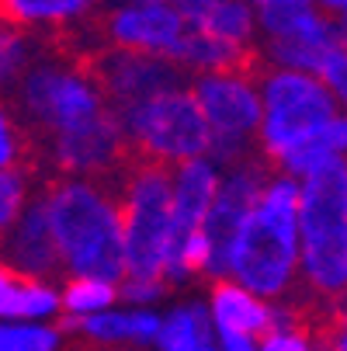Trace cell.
<instances>
[{
  "mask_svg": "<svg viewBox=\"0 0 347 351\" xmlns=\"http://www.w3.org/2000/svg\"><path fill=\"white\" fill-rule=\"evenodd\" d=\"M136 351H139V348H136Z\"/></svg>",
  "mask_w": 347,
  "mask_h": 351,
  "instance_id": "obj_37",
  "label": "cell"
},
{
  "mask_svg": "<svg viewBox=\"0 0 347 351\" xmlns=\"http://www.w3.org/2000/svg\"><path fill=\"white\" fill-rule=\"evenodd\" d=\"M60 289L49 278H28L0 261V320H56Z\"/></svg>",
  "mask_w": 347,
  "mask_h": 351,
  "instance_id": "obj_18",
  "label": "cell"
},
{
  "mask_svg": "<svg viewBox=\"0 0 347 351\" xmlns=\"http://www.w3.org/2000/svg\"><path fill=\"white\" fill-rule=\"evenodd\" d=\"M216 344L222 351H257V337H243V334H216Z\"/></svg>",
  "mask_w": 347,
  "mask_h": 351,
  "instance_id": "obj_32",
  "label": "cell"
},
{
  "mask_svg": "<svg viewBox=\"0 0 347 351\" xmlns=\"http://www.w3.org/2000/svg\"><path fill=\"white\" fill-rule=\"evenodd\" d=\"M80 330L90 341L101 344H132V348H153L160 330V313L153 306H129V310H101L80 320Z\"/></svg>",
  "mask_w": 347,
  "mask_h": 351,
  "instance_id": "obj_19",
  "label": "cell"
},
{
  "mask_svg": "<svg viewBox=\"0 0 347 351\" xmlns=\"http://www.w3.org/2000/svg\"><path fill=\"white\" fill-rule=\"evenodd\" d=\"M299 282L320 303L347 299V160L299 178Z\"/></svg>",
  "mask_w": 347,
  "mask_h": 351,
  "instance_id": "obj_3",
  "label": "cell"
},
{
  "mask_svg": "<svg viewBox=\"0 0 347 351\" xmlns=\"http://www.w3.org/2000/svg\"><path fill=\"white\" fill-rule=\"evenodd\" d=\"M28 178L18 167H0V237L18 219V213L28 202Z\"/></svg>",
  "mask_w": 347,
  "mask_h": 351,
  "instance_id": "obj_27",
  "label": "cell"
},
{
  "mask_svg": "<svg viewBox=\"0 0 347 351\" xmlns=\"http://www.w3.org/2000/svg\"><path fill=\"white\" fill-rule=\"evenodd\" d=\"M337 21H340V32H344V42H347V8L337 14Z\"/></svg>",
  "mask_w": 347,
  "mask_h": 351,
  "instance_id": "obj_35",
  "label": "cell"
},
{
  "mask_svg": "<svg viewBox=\"0 0 347 351\" xmlns=\"http://www.w3.org/2000/svg\"><path fill=\"white\" fill-rule=\"evenodd\" d=\"M295 213H299V178L271 167L250 216L243 219L229 250L226 275L271 303L288 299V292L299 285V223H295Z\"/></svg>",
  "mask_w": 347,
  "mask_h": 351,
  "instance_id": "obj_1",
  "label": "cell"
},
{
  "mask_svg": "<svg viewBox=\"0 0 347 351\" xmlns=\"http://www.w3.org/2000/svg\"><path fill=\"white\" fill-rule=\"evenodd\" d=\"M18 108L45 136L80 125L108 108L90 70L66 63H28L18 73Z\"/></svg>",
  "mask_w": 347,
  "mask_h": 351,
  "instance_id": "obj_9",
  "label": "cell"
},
{
  "mask_svg": "<svg viewBox=\"0 0 347 351\" xmlns=\"http://www.w3.org/2000/svg\"><path fill=\"white\" fill-rule=\"evenodd\" d=\"M250 8H257V11H264V8H274V4H288V0H246Z\"/></svg>",
  "mask_w": 347,
  "mask_h": 351,
  "instance_id": "obj_34",
  "label": "cell"
},
{
  "mask_svg": "<svg viewBox=\"0 0 347 351\" xmlns=\"http://www.w3.org/2000/svg\"><path fill=\"white\" fill-rule=\"evenodd\" d=\"M42 198L63 271L122 282L125 237L118 198L94 178L73 174H63L56 184H49Z\"/></svg>",
  "mask_w": 347,
  "mask_h": 351,
  "instance_id": "obj_2",
  "label": "cell"
},
{
  "mask_svg": "<svg viewBox=\"0 0 347 351\" xmlns=\"http://www.w3.org/2000/svg\"><path fill=\"white\" fill-rule=\"evenodd\" d=\"M257 351H323V341L295 320L292 310L281 306V299L274 303V324L257 337Z\"/></svg>",
  "mask_w": 347,
  "mask_h": 351,
  "instance_id": "obj_24",
  "label": "cell"
},
{
  "mask_svg": "<svg viewBox=\"0 0 347 351\" xmlns=\"http://www.w3.org/2000/svg\"><path fill=\"white\" fill-rule=\"evenodd\" d=\"M268 174H271V164L261 154H250V157L222 167L219 191H216L212 206L202 219V233H205V243H209V265H205L209 278H226L229 250L236 243V233H240L243 219L250 216Z\"/></svg>",
  "mask_w": 347,
  "mask_h": 351,
  "instance_id": "obj_10",
  "label": "cell"
},
{
  "mask_svg": "<svg viewBox=\"0 0 347 351\" xmlns=\"http://www.w3.org/2000/svg\"><path fill=\"white\" fill-rule=\"evenodd\" d=\"M309 4H313V8H320V11H326V14H333V18H337V14H340V11H344V8H347V0H309Z\"/></svg>",
  "mask_w": 347,
  "mask_h": 351,
  "instance_id": "obj_33",
  "label": "cell"
},
{
  "mask_svg": "<svg viewBox=\"0 0 347 351\" xmlns=\"http://www.w3.org/2000/svg\"><path fill=\"white\" fill-rule=\"evenodd\" d=\"M257 90H261L257 154L274 171H285L340 112L320 73L309 70L264 66L257 73Z\"/></svg>",
  "mask_w": 347,
  "mask_h": 351,
  "instance_id": "obj_4",
  "label": "cell"
},
{
  "mask_svg": "<svg viewBox=\"0 0 347 351\" xmlns=\"http://www.w3.org/2000/svg\"><path fill=\"white\" fill-rule=\"evenodd\" d=\"M31 63V45L28 35L11 25L8 18H0V87H8L11 80H18V73Z\"/></svg>",
  "mask_w": 347,
  "mask_h": 351,
  "instance_id": "obj_26",
  "label": "cell"
},
{
  "mask_svg": "<svg viewBox=\"0 0 347 351\" xmlns=\"http://www.w3.org/2000/svg\"><path fill=\"white\" fill-rule=\"evenodd\" d=\"M177 4H188V0H177Z\"/></svg>",
  "mask_w": 347,
  "mask_h": 351,
  "instance_id": "obj_36",
  "label": "cell"
},
{
  "mask_svg": "<svg viewBox=\"0 0 347 351\" xmlns=\"http://www.w3.org/2000/svg\"><path fill=\"white\" fill-rule=\"evenodd\" d=\"M60 303H63V313L83 320L118 303V282L97 278V275H70V282L60 289Z\"/></svg>",
  "mask_w": 347,
  "mask_h": 351,
  "instance_id": "obj_23",
  "label": "cell"
},
{
  "mask_svg": "<svg viewBox=\"0 0 347 351\" xmlns=\"http://www.w3.org/2000/svg\"><path fill=\"white\" fill-rule=\"evenodd\" d=\"M170 60L184 70V73H212V70H240L254 63V49H243L233 42H222L216 35H205L198 28H188L181 35V42L174 45Z\"/></svg>",
  "mask_w": 347,
  "mask_h": 351,
  "instance_id": "obj_20",
  "label": "cell"
},
{
  "mask_svg": "<svg viewBox=\"0 0 347 351\" xmlns=\"http://www.w3.org/2000/svg\"><path fill=\"white\" fill-rule=\"evenodd\" d=\"M125 143L139 160L153 164H181L191 157L209 154V122L198 108L191 84H174L164 87L142 101H132L125 108H115Z\"/></svg>",
  "mask_w": 347,
  "mask_h": 351,
  "instance_id": "obj_5",
  "label": "cell"
},
{
  "mask_svg": "<svg viewBox=\"0 0 347 351\" xmlns=\"http://www.w3.org/2000/svg\"><path fill=\"white\" fill-rule=\"evenodd\" d=\"M181 8L188 28H198L243 49L257 45V8H250L246 0H188Z\"/></svg>",
  "mask_w": 347,
  "mask_h": 351,
  "instance_id": "obj_17",
  "label": "cell"
},
{
  "mask_svg": "<svg viewBox=\"0 0 347 351\" xmlns=\"http://www.w3.org/2000/svg\"><path fill=\"white\" fill-rule=\"evenodd\" d=\"M122 237H125V275L164 278L170 243V167L139 160L125 171L122 195ZM167 282V278H164Z\"/></svg>",
  "mask_w": 347,
  "mask_h": 351,
  "instance_id": "obj_6",
  "label": "cell"
},
{
  "mask_svg": "<svg viewBox=\"0 0 347 351\" xmlns=\"http://www.w3.org/2000/svg\"><path fill=\"white\" fill-rule=\"evenodd\" d=\"M97 0H0V18H8L21 32L35 28H73L87 21Z\"/></svg>",
  "mask_w": 347,
  "mask_h": 351,
  "instance_id": "obj_21",
  "label": "cell"
},
{
  "mask_svg": "<svg viewBox=\"0 0 347 351\" xmlns=\"http://www.w3.org/2000/svg\"><path fill=\"white\" fill-rule=\"evenodd\" d=\"M216 341L209 310L202 303H184L177 310H170L167 317H160V330L153 348L157 351H198Z\"/></svg>",
  "mask_w": 347,
  "mask_h": 351,
  "instance_id": "obj_22",
  "label": "cell"
},
{
  "mask_svg": "<svg viewBox=\"0 0 347 351\" xmlns=\"http://www.w3.org/2000/svg\"><path fill=\"white\" fill-rule=\"evenodd\" d=\"M21 160V136L11 112L0 105V167H18Z\"/></svg>",
  "mask_w": 347,
  "mask_h": 351,
  "instance_id": "obj_30",
  "label": "cell"
},
{
  "mask_svg": "<svg viewBox=\"0 0 347 351\" xmlns=\"http://www.w3.org/2000/svg\"><path fill=\"white\" fill-rule=\"evenodd\" d=\"M60 327L45 320H0V351H56Z\"/></svg>",
  "mask_w": 347,
  "mask_h": 351,
  "instance_id": "obj_25",
  "label": "cell"
},
{
  "mask_svg": "<svg viewBox=\"0 0 347 351\" xmlns=\"http://www.w3.org/2000/svg\"><path fill=\"white\" fill-rule=\"evenodd\" d=\"M125 154H129V143L112 105L101 115L49 136V157L63 174H73V178L112 174L125 160Z\"/></svg>",
  "mask_w": 347,
  "mask_h": 351,
  "instance_id": "obj_12",
  "label": "cell"
},
{
  "mask_svg": "<svg viewBox=\"0 0 347 351\" xmlns=\"http://www.w3.org/2000/svg\"><path fill=\"white\" fill-rule=\"evenodd\" d=\"M320 80L326 84V90H330V97L337 101V108L347 112V42H340L333 53H330V60L320 70Z\"/></svg>",
  "mask_w": 347,
  "mask_h": 351,
  "instance_id": "obj_28",
  "label": "cell"
},
{
  "mask_svg": "<svg viewBox=\"0 0 347 351\" xmlns=\"http://www.w3.org/2000/svg\"><path fill=\"white\" fill-rule=\"evenodd\" d=\"M164 292H167V282L164 278L122 275V282H118V299H125L129 306H153Z\"/></svg>",
  "mask_w": 347,
  "mask_h": 351,
  "instance_id": "obj_29",
  "label": "cell"
},
{
  "mask_svg": "<svg viewBox=\"0 0 347 351\" xmlns=\"http://www.w3.org/2000/svg\"><path fill=\"white\" fill-rule=\"evenodd\" d=\"M0 261L11 271L28 275V278H53L56 271H63L42 195H35V198L28 195V202L18 213V219L8 226L4 237H0Z\"/></svg>",
  "mask_w": 347,
  "mask_h": 351,
  "instance_id": "obj_14",
  "label": "cell"
},
{
  "mask_svg": "<svg viewBox=\"0 0 347 351\" xmlns=\"http://www.w3.org/2000/svg\"><path fill=\"white\" fill-rule=\"evenodd\" d=\"M340 42H344L340 21L313 8L309 0H288V4L257 11L254 56H261L264 66L320 73Z\"/></svg>",
  "mask_w": 347,
  "mask_h": 351,
  "instance_id": "obj_8",
  "label": "cell"
},
{
  "mask_svg": "<svg viewBox=\"0 0 347 351\" xmlns=\"http://www.w3.org/2000/svg\"><path fill=\"white\" fill-rule=\"evenodd\" d=\"M90 77L101 87L105 101L112 108H125L132 101H142L164 87L188 84L191 77L170 60V56H153V53H136V49L108 45L90 60Z\"/></svg>",
  "mask_w": 347,
  "mask_h": 351,
  "instance_id": "obj_11",
  "label": "cell"
},
{
  "mask_svg": "<svg viewBox=\"0 0 347 351\" xmlns=\"http://www.w3.org/2000/svg\"><path fill=\"white\" fill-rule=\"evenodd\" d=\"M219 181H222V167L209 154L170 167V223H174L170 237L202 230V219L219 191Z\"/></svg>",
  "mask_w": 347,
  "mask_h": 351,
  "instance_id": "obj_15",
  "label": "cell"
},
{
  "mask_svg": "<svg viewBox=\"0 0 347 351\" xmlns=\"http://www.w3.org/2000/svg\"><path fill=\"white\" fill-rule=\"evenodd\" d=\"M188 84L212 132L209 157L219 167L250 157V149L257 146V125H261V90H257L254 63L240 70L194 73Z\"/></svg>",
  "mask_w": 347,
  "mask_h": 351,
  "instance_id": "obj_7",
  "label": "cell"
},
{
  "mask_svg": "<svg viewBox=\"0 0 347 351\" xmlns=\"http://www.w3.org/2000/svg\"><path fill=\"white\" fill-rule=\"evenodd\" d=\"M323 351H347V299L337 303V313H333V324L323 337Z\"/></svg>",
  "mask_w": 347,
  "mask_h": 351,
  "instance_id": "obj_31",
  "label": "cell"
},
{
  "mask_svg": "<svg viewBox=\"0 0 347 351\" xmlns=\"http://www.w3.org/2000/svg\"><path fill=\"white\" fill-rule=\"evenodd\" d=\"M184 32L188 18L177 0H112L105 14L108 45L136 49V53L170 56Z\"/></svg>",
  "mask_w": 347,
  "mask_h": 351,
  "instance_id": "obj_13",
  "label": "cell"
},
{
  "mask_svg": "<svg viewBox=\"0 0 347 351\" xmlns=\"http://www.w3.org/2000/svg\"><path fill=\"white\" fill-rule=\"evenodd\" d=\"M209 320L216 334H243V337H261L271 324H274V303L257 292H250L246 285H240L236 278H212V292H209Z\"/></svg>",
  "mask_w": 347,
  "mask_h": 351,
  "instance_id": "obj_16",
  "label": "cell"
}]
</instances>
